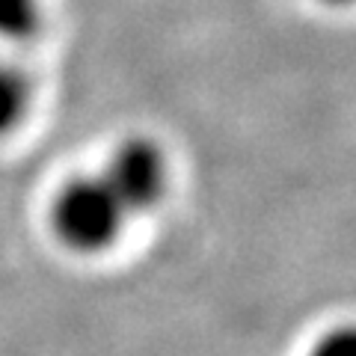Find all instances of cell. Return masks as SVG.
<instances>
[{
    "instance_id": "cell-5",
    "label": "cell",
    "mask_w": 356,
    "mask_h": 356,
    "mask_svg": "<svg viewBox=\"0 0 356 356\" xmlns=\"http://www.w3.org/2000/svg\"><path fill=\"white\" fill-rule=\"evenodd\" d=\"M306 356H356V332L353 327H332L321 336Z\"/></svg>"
},
{
    "instance_id": "cell-4",
    "label": "cell",
    "mask_w": 356,
    "mask_h": 356,
    "mask_svg": "<svg viewBox=\"0 0 356 356\" xmlns=\"http://www.w3.org/2000/svg\"><path fill=\"white\" fill-rule=\"evenodd\" d=\"M39 27V0H0V39H30Z\"/></svg>"
},
{
    "instance_id": "cell-1",
    "label": "cell",
    "mask_w": 356,
    "mask_h": 356,
    "mask_svg": "<svg viewBox=\"0 0 356 356\" xmlns=\"http://www.w3.org/2000/svg\"><path fill=\"white\" fill-rule=\"evenodd\" d=\"M131 222V211L102 172H81L63 181L48 205L54 241L77 259H98L116 250Z\"/></svg>"
},
{
    "instance_id": "cell-3",
    "label": "cell",
    "mask_w": 356,
    "mask_h": 356,
    "mask_svg": "<svg viewBox=\"0 0 356 356\" xmlns=\"http://www.w3.org/2000/svg\"><path fill=\"white\" fill-rule=\"evenodd\" d=\"M30 110V83L13 63L0 60V140L9 137Z\"/></svg>"
},
{
    "instance_id": "cell-2",
    "label": "cell",
    "mask_w": 356,
    "mask_h": 356,
    "mask_svg": "<svg viewBox=\"0 0 356 356\" xmlns=\"http://www.w3.org/2000/svg\"><path fill=\"white\" fill-rule=\"evenodd\" d=\"M98 172L125 202L134 220L152 214L170 187V161L149 137H125L116 143Z\"/></svg>"
}]
</instances>
